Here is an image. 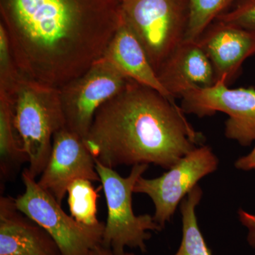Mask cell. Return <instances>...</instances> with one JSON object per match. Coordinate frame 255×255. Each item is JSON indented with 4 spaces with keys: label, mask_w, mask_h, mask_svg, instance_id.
<instances>
[{
    "label": "cell",
    "mask_w": 255,
    "mask_h": 255,
    "mask_svg": "<svg viewBox=\"0 0 255 255\" xmlns=\"http://www.w3.org/2000/svg\"><path fill=\"white\" fill-rule=\"evenodd\" d=\"M107 201V221L102 245L116 255L123 254L126 248L147 251L146 242L152 237L151 231L158 232L162 228L149 214L137 216L132 206V196L139 178L148 168V164L132 166L128 177H123L113 168L95 160Z\"/></svg>",
    "instance_id": "obj_4"
},
{
    "label": "cell",
    "mask_w": 255,
    "mask_h": 255,
    "mask_svg": "<svg viewBox=\"0 0 255 255\" xmlns=\"http://www.w3.org/2000/svg\"><path fill=\"white\" fill-rule=\"evenodd\" d=\"M189 21L186 41H196L220 15L238 0H189Z\"/></svg>",
    "instance_id": "obj_18"
},
{
    "label": "cell",
    "mask_w": 255,
    "mask_h": 255,
    "mask_svg": "<svg viewBox=\"0 0 255 255\" xmlns=\"http://www.w3.org/2000/svg\"><path fill=\"white\" fill-rule=\"evenodd\" d=\"M90 255H135L133 253H124L123 254L116 255L110 248H105L102 244L96 246L94 249L90 252Z\"/></svg>",
    "instance_id": "obj_23"
},
{
    "label": "cell",
    "mask_w": 255,
    "mask_h": 255,
    "mask_svg": "<svg viewBox=\"0 0 255 255\" xmlns=\"http://www.w3.org/2000/svg\"><path fill=\"white\" fill-rule=\"evenodd\" d=\"M184 114L199 118L216 112L227 114L225 135L241 145L250 146L255 140V89H231L227 78H219L207 87H194L182 97Z\"/></svg>",
    "instance_id": "obj_8"
},
{
    "label": "cell",
    "mask_w": 255,
    "mask_h": 255,
    "mask_svg": "<svg viewBox=\"0 0 255 255\" xmlns=\"http://www.w3.org/2000/svg\"><path fill=\"white\" fill-rule=\"evenodd\" d=\"M25 190L15 198L16 208L46 229L62 255H90L102 244L105 223L86 226L65 214L53 196L40 187L28 168L21 173Z\"/></svg>",
    "instance_id": "obj_6"
},
{
    "label": "cell",
    "mask_w": 255,
    "mask_h": 255,
    "mask_svg": "<svg viewBox=\"0 0 255 255\" xmlns=\"http://www.w3.org/2000/svg\"><path fill=\"white\" fill-rule=\"evenodd\" d=\"M122 11L157 73L185 39L189 0H122Z\"/></svg>",
    "instance_id": "obj_5"
},
{
    "label": "cell",
    "mask_w": 255,
    "mask_h": 255,
    "mask_svg": "<svg viewBox=\"0 0 255 255\" xmlns=\"http://www.w3.org/2000/svg\"><path fill=\"white\" fill-rule=\"evenodd\" d=\"M0 93L9 102L18 140L28 157V171L36 178L46 167L55 134L65 127L59 88L20 75L9 86L0 89Z\"/></svg>",
    "instance_id": "obj_3"
},
{
    "label": "cell",
    "mask_w": 255,
    "mask_h": 255,
    "mask_svg": "<svg viewBox=\"0 0 255 255\" xmlns=\"http://www.w3.org/2000/svg\"><path fill=\"white\" fill-rule=\"evenodd\" d=\"M28 162L20 143L9 102L0 93V175L1 182L14 180L21 166Z\"/></svg>",
    "instance_id": "obj_15"
},
{
    "label": "cell",
    "mask_w": 255,
    "mask_h": 255,
    "mask_svg": "<svg viewBox=\"0 0 255 255\" xmlns=\"http://www.w3.org/2000/svg\"><path fill=\"white\" fill-rule=\"evenodd\" d=\"M80 179L100 182L95 159L85 140L64 127L53 137L50 157L38 184L61 204L70 184Z\"/></svg>",
    "instance_id": "obj_10"
},
{
    "label": "cell",
    "mask_w": 255,
    "mask_h": 255,
    "mask_svg": "<svg viewBox=\"0 0 255 255\" xmlns=\"http://www.w3.org/2000/svg\"><path fill=\"white\" fill-rule=\"evenodd\" d=\"M0 255H62L56 242L23 214L14 198L0 197Z\"/></svg>",
    "instance_id": "obj_12"
},
{
    "label": "cell",
    "mask_w": 255,
    "mask_h": 255,
    "mask_svg": "<svg viewBox=\"0 0 255 255\" xmlns=\"http://www.w3.org/2000/svg\"><path fill=\"white\" fill-rule=\"evenodd\" d=\"M129 80L100 58L85 73L60 87L65 127L85 140L96 112L119 95Z\"/></svg>",
    "instance_id": "obj_7"
},
{
    "label": "cell",
    "mask_w": 255,
    "mask_h": 255,
    "mask_svg": "<svg viewBox=\"0 0 255 255\" xmlns=\"http://www.w3.org/2000/svg\"><path fill=\"white\" fill-rule=\"evenodd\" d=\"M216 20L255 31V0H238L231 9Z\"/></svg>",
    "instance_id": "obj_20"
},
{
    "label": "cell",
    "mask_w": 255,
    "mask_h": 255,
    "mask_svg": "<svg viewBox=\"0 0 255 255\" xmlns=\"http://www.w3.org/2000/svg\"><path fill=\"white\" fill-rule=\"evenodd\" d=\"M219 159L207 145L196 147L160 177L137 181L134 193L147 194L155 206L153 218L162 228L170 221L179 203L198 182L218 168Z\"/></svg>",
    "instance_id": "obj_9"
},
{
    "label": "cell",
    "mask_w": 255,
    "mask_h": 255,
    "mask_svg": "<svg viewBox=\"0 0 255 255\" xmlns=\"http://www.w3.org/2000/svg\"><path fill=\"white\" fill-rule=\"evenodd\" d=\"M202 141L175 102L132 80L97 110L85 139L95 160L113 169L152 164L169 169Z\"/></svg>",
    "instance_id": "obj_2"
},
{
    "label": "cell",
    "mask_w": 255,
    "mask_h": 255,
    "mask_svg": "<svg viewBox=\"0 0 255 255\" xmlns=\"http://www.w3.org/2000/svg\"><path fill=\"white\" fill-rule=\"evenodd\" d=\"M240 221L248 229L247 241L252 248H255V214L241 209L238 211Z\"/></svg>",
    "instance_id": "obj_21"
},
{
    "label": "cell",
    "mask_w": 255,
    "mask_h": 255,
    "mask_svg": "<svg viewBox=\"0 0 255 255\" xmlns=\"http://www.w3.org/2000/svg\"><path fill=\"white\" fill-rule=\"evenodd\" d=\"M235 167L240 170H255V146L248 155L240 157L236 161Z\"/></svg>",
    "instance_id": "obj_22"
},
{
    "label": "cell",
    "mask_w": 255,
    "mask_h": 255,
    "mask_svg": "<svg viewBox=\"0 0 255 255\" xmlns=\"http://www.w3.org/2000/svg\"><path fill=\"white\" fill-rule=\"evenodd\" d=\"M196 41L212 64L217 80L226 77L228 85L238 76L245 60L255 54V31L217 20Z\"/></svg>",
    "instance_id": "obj_11"
},
{
    "label": "cell",
    "mask_w": 255,
    "mask_h": 255,
    "mask_svg": "<svg viewBox=\"0 0 255 255\" xmlns=\"http://www.w3.org/2000/svg\"><path fill=\"white\" fill-rule=\"evenodd\" d=\"M20 75L9 37L4 25L0 22V89L9 86Z\"/></svg>",
    "instance_id": "obj_19"
},
{
    "label": "cell",
    "mask_w": 255,
    "mask_h": 255,
    "mask_svg": "<svg viewBox=\"0 0 255 255\" xmlns=\"http://www.w3.org/2000/svg\"><path fill=\"white\" fill-rule=\"evenodd\" d=\"M157 75L174 100L182 98L191 88L210 87L217 81L214 67L197 41H183Z\"/></svg>",
    "instance_id": "obj_13"
},
{
    "label": "cell",
    "mask_w": 255,
    "mask_h": 255,
    "mask_svg": "<svg viewBox=\"0 0 255 255\" xmlns=\"http://www.w3.org/2000/svg\"><path fill=\"white\" fill-rule=\"evenodd\" d=\"M0 15L20 74L60 88L104 54L122 0H0Z\"/></svg>",
    "instance_id": "obj_1"
},
{
    "label": "cell",
    "mask_w": 255,
    "mask_h": 255,
    "mask_svg": "<svg viewBox=\"0 0 255 255\" xmlns=\"http://www.w3.org/2000/svg\"><path fill=\"white\" fill-rule=\"evenodd\" d=\"M202 195L203 191L197 185L180 203L182 239L174 255H213L201 232L196 215V208Z\"/></svg>",
    "instance_id": "obj_16"
},
{
    "label": "cell",
    "mask_w": 255,
    "mask_h": 255,
    "mask_svg": "<svg viewBox=\"0 0 255 255\" xmlns=\"http://www.w3.org/2000/svg\"><path fill=\"white\" fill-rule=\"evenodd\" d=\"M92 183L87 179H77L68 189V202L72 217L86 226H95L100 223L97 217L99 195Z\"/></svg>",
    "instance_id": "obj_17"
},
{
    "label": "cell",
    "mask_w": 255,
    "mask_h": 255,
    "mask_svg": "<svg viewBox=\"0 0 255 255\" xmlns=\"http://www.w3.org/2000/svg\"><path fill=\"white\" fill-rule=\"evenodd\" d=\"M101 58L112 64L126 78L157 90L174 102L159 82L143 47L124 19L123 16L118 29Z\"/></svg>",
    "instance_id": "obj_14"
}]
</instances>
